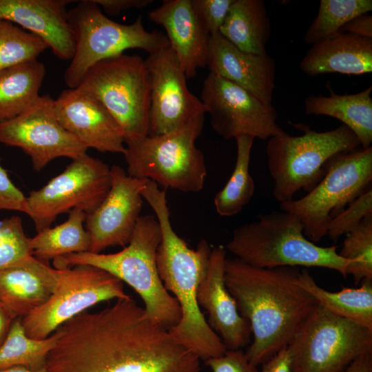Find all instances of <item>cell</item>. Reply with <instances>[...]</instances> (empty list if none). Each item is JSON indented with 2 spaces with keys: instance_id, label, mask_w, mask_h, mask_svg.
<instances>
[{
  "instance_id": "9a60e30c",
  "label": "cell",
  "mask_w": 372,
  "mask_h": 372,
  "mask_svg": "<svg viewBox=\"0 0 372 372\" xmlns=\"http://www.w3.org/2000/svg\"><path fill=\"white\" fill-rule=\"evenodd\" d=\"M54 101L48 94L40 95L21 114L0 122V143L21 149L36 171L57 158L75 159L87 149L60 123Z\"/></svg>"
},
{
  "instance_id": "83f0119b",
  "label": "cell",
  "mask_w": 372,
  "mask_h": 372,
  "mask_svg": "<svg viewBox=\"0 0 372 372\" xmlns=\"http://www.w3.org/2000/svg\"><path fill=\"white\" fill-rule=\"evenodd\" d=\"M45 74V67L37 59L0 70V122L17 116L37 100Z\"/></svg>"
},
{
  "instance_id": "7bdbcfd3",
  "label": "cell",
  "mask_w": 372,
  "mask_h": 372,
  "mask_svg": "<svg viewBox=\"0 0 372 372\" xmlns=\"http://www.w3.org/2000/svg\"><path fill=\"white\" fill-rule=\"evenodd\" d=\"M14 319L16 318L12 313L0 303V347L6 340Z\"/></svg>"
},
{
  "instance_id": "cb8c5ba5",
  "label": "cell",
  "mask_w": 372,
  "mask_h": 372,
  "mask_svg": "<svg viewBox=\"0 0 372 372\" xmlns=\"http://www.w3.org/2000/svg\"><path fill=\"white\" fill-rule=\"evenodd\" d=\"M58 269L32 256L19 266L0 271V303L17 318H23L51 295Z\"/></svg>"
},
{
  "instance_id": "9c48e42d",
  "label": "cell",
  "mask_w": 372,
  "mask_h": 372,
  "mask_svg": "<svg viewBox=\"0 0 372 372\" xmlns=\"http://www.w3.org/2000/svg\"><path fill=\"white\" fill-rule=\"evenodd\" d=\"M76 88L103 104L120 126L125 142L148 135L150 81L140 56L123 53L96 63Z\"/></svg>"
},
{
  "instance_id": "44dd1931",
  "label": "cell",
  "mask_w": 372,
  "mask_h": 372,
  "mask_svg": "<svg viewBox=\"0 0 372 372\" xmlns=\"http://www.w3.org/2000/svg\"><path fill=\"white\" fill-rule=\"evenodd\" d=\"M206 65L209 72L244 88L267 104H271L276 63L266 54L240 50L220 33L210 36Z\"/></svg>"
},
{
  "instance_id": "b9f144b4",
  "label": "cell",
  "mask_w": 372,
  "mask_h": 372,
  "mask_svg": "<svg viewBox=\"0 0 372 372\" xmlns=\"http://www.w3.org/2000/svg\"><path fill=\"white\" fill-rule=\"evenodd\" d=\"M261 365V372H291V356L287 346Z\"/></svg>"
},
{
  "instance_id": "e575fe53",
  "label": "cell",
  "mask_w": 372,
  "mask_h": 372,
  "mask_svg": "<svg viewBox=\"0 0 372 372\" xmlns=\"http://www.w3.org/2000/svg\"><path fill=\"white\" fill-rule=\"evenodd\" d=\"M32 256L30 238L21 218L13 216L0 221V271L21 265Z\"/></svg>"
},
{
  "instance_id": "ab89813d",
  "label": "cell",
  "mask_w": 372,
  "mask_h": 372,
  "mask_svg": "<svg viewBox=\"0 0 372 372\" xmlns=\"http://www.w3.org/2000/svg\"><path fill=\"white\" fill-rule=\"evenodd\" d=\"M104 11L112 16H116L121 12L135 8L141 9L153 2L152 0H94Z\"/></svg>"
},
{
  "instance_id": "7a4b0ae2",
  "label": "cell",
  "mask_w": 372,
  "mask_h": 372,
  "mask_svg": "<svg viewBox=\"0 0 372 372\" xmlns=\"http://www.w3.org/2000/svg\"><path fill=\"white\" fill-rule=\"evenodd\" d=\"M298 267L260 268L226 258L225 283L249 323L253 341L245 352L256 366L287 347L318 302L296 280Z\"/></svg>"
},
{
  "instance_id": "d4e9b609",
  "label": "cell",
  "mask_w": 372,
  "mask_h": 372,
  "mask_svg": "<svg viewBox=\"0 0 372 372\" xmlns=\"http://www.w3.org/2000/svg\"><path fill=\"white\" fill-rule=\"evenodd\" d=\"M372 86L352 94L310 95L304 101L307 114L328 116L340 121L356 136L362 149L372 143Z\"/></svg>"
},
{
  "instance_id": "ac0fdd59",
  "label": "cell",
  "mask_w": 372,
  "mask_h": 372,
  "mask_svg": "<svg viewBox=\"0 0 372 372\" xmlns=\"http://www.w3.org/2000/svg\"><path fill=\"white\" fill-rule=\"evenodd\" d=\"M54 104L62 126L87 149L123 154L125 146L123 132L96 99L77 88H69L61 92Z\"/></svg>"
},
{
  "instance_id": "8992f818",
  "label": "cell",
  "mask_w": 372,
  "mask_h": 372,
  "mask_svg": "<svg viewBox=\"0 0 372 372\" xmlns=\"http://www.w3.org/2000/svg\"><path fill=\"white\" fill-rule=\"evenodd\" d=\"M294 125L303 132L301 135L285 132L269 138L266 147L273 196L280 203L291 200L300 189L311 191L324 177L333 157L360 146L355 134L343 124L325 132L303 124Z\"/></svg>"
},
{
  "instance_id": "4fadbf2b",
  "label": "cell",
  "mask_w": 372,
  "mask_h": 372,
  "mask_svg": "<svg viewBox=\"0 0 372 372\" xmlns=\"http://www.w3.org/2000/svg\"><path fill=\"white\" fill-rule=\"evenodd\" d=\"M110 185V167L104 162L87 153L73 159L63 172L26 197L37 232L50 227L57 216L73 209L86 215L92 212Z\"/></svg>"
},
{
  "instance_id": "6da1fadb",
  "label": "cell",
  "mask_w": 372,
  "mask_h": 372,
  "mask_svg": "<svg viewBox=\"0 0 372 372\" xmlns=\"http://www.w3.org/2000/svg\"><path fill=\"white\" fill-rule=\"evenodd\" d=\"M48 372H200L199 358L131 297L61 325Z\"/></svg>"
},
{
  "instance_id": "7c38bea8",
  "label": "cell",
  "mask_w": 372,
  "mask_h": 372,
  "mask_svg": "<svg viewBox=\"0 0 372 372\" xmlns=\"http://www.w3.org/2000/svg\"><path fill=\"white\" fill-rule=\"evenodd\" d=\"M55 287L48 300L21 318L25 333L41 340L91 307L130 297L123 283L107 271L90 265L57 269Z\"/></svg>"
},
{
  "instance_id": "ba28073f",
  "label": "cell",
  "mask_w": 372,
  "mask_h": 372,
  "mask_svg": "<svg viewBox=\"0 0 372 372\" xmlns=\"http://www.w3.org/2000/svg\"><path fill=\"white\" fill-rule=\"evenodd\" d=\"M68 20L74 43V54L64 72L65 83L76 88L90 68L104 59L138 48L149 54L169 45L166 35L145 30L138 16L130 24L107 17L94 0H81L68 10Z\"/></svg>"
},
{
  "instance_id": "d590c367",
  "label": "cell",
  "mask_w": 372,
  "mask_h": 372,
  "mask_svg": "<svg viewBox=\"0 0 372 372\" xmlns=\"http://www.w3.org/2000/svg\"><path fill=\"white\" fill-rule=\"evenodd\" d=\"M372 216V189L368 188L330 221L327 234L333 242L355 229L368 217Z\"/></svg>"
},
{
  "instance_id": "4dcf8cb0",
  "label": "cell",
  "mask_w": 372,
  "mask_h": 372,
  "mask_svg": "<svg viewBox=\"0 0 372 372\" xmlns=\"http://www.w3.org/2000/svg\"><path fill=\"white\" fill-rule=\"evenodd\" d=\"M56 340L54 332L41 340L30 338L25 332L21 318L14 319L0 347V370L12 366L34 371L45 369L47 356Z\"/></svg>"
},
{
  "instance_id": "5bb4252c",
  "label": "cell",
  "mask_w": 372,
  "mask_h": 372,
  "mask_svg": "<svg viewBox=\"0 0 372 372\" xmlns=\"http://www.w3.org/2000/svg\"><path fill=\"white\" fill-rule=\"evenodd\" d=\"M200 101L211 116L212 129L225 139L249 135L267 140L285 131L277 124V112L254 95L220 76L209 73Z\"/></svg>"
},
{
  "instance_id": "7402d4cb",
  "label": "cell",
  "mask_w": 372,
  "mask_h": 372,
  "mask_svg": "<svg viewBox=\"0 0 372 372\" xmlns=\"http://www.w3.org/2000/svg\"><path fill=\"white\" fill-rule=\"evenodd\" d=\"M148 17L162 25L187 79L206 66L210 35L197 17L191 0H165Z\"/></svg>"
},
{
  "instance_id": "30bf717a",
  "label": "cell",
  "mask_w": 372,
  "mask_h": 372,
  "mask_svg": "<svg viewBox=\"0 0 372 372\" xmlns=\"http://www.w3.org/2000/svg\"><path fill=\"white\" fill-rule=\"evenodd\" d=\"M287 347L291 372H344L357 358L372 352V330L318 303Z\"/></svg>"
},
{
  "instance_id": "ffe728a7",
  "label": "cell",
  "mask_w": 372,
  "mask_h": 372,
  "mask_svg": "<svg viewBox=\"0 0 372 372\" xmlns=\"http://www.w3.org/2000/svg\"><path fill=\"white\" fill-rule=\"evenodd\" d=\"M68 0H0V19L41 39L60 59L71 61L75 43L68 20Z\"/></svg>"
},
{
  "instance_id": "f35d334b",
  "label": "cell",
  "mask_w": 372,
  "mask_h": 372,
  "mask_svg": "<svg viewBox=\"0 0 372 372\" xmlns=\"http://www.w3.org/2000/svg\"><path fill=\"white\" fill-rule=\"evenodd\" d=\"M0 209L14 210L29 214L26 196L11 181L1 163Z\"/></svg>"
},
{
  "instance_id": "2e32d148",
  "label": "cell",
  "mask_w": 372,
  "mask_h": 372,
  "mask_svg": "<svg viewBox=\"0 0 372 372\" xmlns=\"http://www.w3.org/2000/svg\"><path fill=\"white\" fill-rule=\"evenodd\" d=\"M145 62L151 88L149 136L174 131L205 115L170 45L149 54Z\"/></svg>"
},
{
  "instance_id": "f1b7e54d",
  "label": "cell",
  "mask_w": 372,
  "mask_h": 372,
  "mask_svg": "<svg viewBox=\"0 0 372 372\" xmlns=\"http://www.w3.org/2000/svg\"><path fill=\"white\" fill-rule=\"evenodd\" d=\"M68 213L64 223L43 229L30 238L32 256L46 262L68 254L89 251L90 238L83 225L86 214L79 209Z\"/></svg>"
},
{
  "instance_id": "d6986e66",
  "label": "cell",
  "mask_w": 372,
  "mask_h": 372,
  "mask_svg": "<svg viewBox=\"0 0 372 372\" xmlns=\"http://www.w3.org/2000/svg\"><path fill=\"white\" fill-rule=\"evenodd\" d=\"M226 251L223 246L211 249L207 267L197 290V302L208 314L207 320L227 350L241 349L251 340L248 321L240 313L224 279Z\"/></svg>"
},
{
  "instance_id": "60d3db41",
  "label": "cell",
  "mask_w": 372,
  "mask_h": 372,
  "mask_svg": "<svg viewBox=\"0 0 372 372\" xmlns=\"http://www.w3.org/2000/svg\"><path fill=\"white\" fill-rule=\"evenodd\" d=\"M340 31L372 39V17L368 13L358 16L347 23Z\"/></svg>"
},
{
  "instance_id": "f6af8a7d",
  "label": "cell",
  "mask_w": 372,
  "mask_h": 372,
  "mask_svg": "<svg viewBox=\"0 0 372 372\" xmlns=\"http://www.w3.org/2000/svg\"><path fill=\"white\" fill-rule=\"evenodd\" d=\"M0 372H48L45 368L38 371L30 370L23 366H12L0 370Z\"/></svg>"
},
{
  "instance_id": "277c9868",
  "label": "cell",
  "mask_w": 372,
  "mask_h": 372,
  "mask_svg": "<svg viewBox=\"0 0 372 372\" xmlns=\"http://www.w3.org/2000/svg\"><path fill=\"white\" fill-rule=\"evenodd\" d=\"M161 240L156 216H141L129 243L122 250L113 254H70L53 262L56 269L90 265L107 271L130 285L143 300L147 315L169 329L178 324L181 311L159 276L156 253Z\"/></svg>"
},
{
  "instance_id": "d6a6232c",
  "label": "cell",
  "mask_w": 372,
  "mask_h": 372,
  "mask_svg": "<svg viewBox=\"0 0 372 372\" xmlns=\"http://www.w3.org/2000/svg\"><path fill=\"white\" fill-rule=\"evenodd\" d=\"M47 48L39 37L0 19V70L37 60Z\"/></svg>"
},
{
  "instance_id": "603a6c76",
  "label": "cell",
  "mask_w": 372,
  "mask_h": 372,
  "mask_svg": "<svg viewBox=\"0 0 372 372\" xmlns=\"http://www.w3.org/2000/svg\"><path fill=\"white\" fill-rule=\"evenodd\" d=\"M309 76L338 72L360 75L372 72V39L340 31L312 45L300 63Z\"/></svg>"
},
{
  "instance_id": "8fae6325",
  "label": "cell",
  "mask_w": 372,
  "mask_h": 372,
  "mask_svg": "<svg viewBox=\"0 0 372 372\" xmlns=\"http://www.w3.org/2000/svg\"><path fill=\"white\" fill-rule=\"evenodd\" d=\"M372 180V147L342 152L329 161L318 185L304 196L281 203L280 210L297 216L305 236L318 242L331 219L366 191Z\"/></svg>"
},
{
  "instance_id": "f546056e",
  "label": "cell",
  "mask_w": 372,
  "mask_h": 372,
  "mask_svg": "<svg viewBox=\"0 0 372 372\" xmlns=\"http://www.w3.org/2000/svg\"><path fill=\"white\" fill-rule=\"evenodd\" d=\"M237 146L234 171L214 199L216 212L222 216L238 214L249 203L255 192V183L249 173L251 151L254 138L241 135L235 138Z\"/></svg>"
},
{
  "instance_id": "836d02e7",
  "label": "cell",
  "mask_w": 372,
  "mask_h": 372,
  "mask_svg": "<svg viewBox=\"0 0 372 372\" xmlns=\"http://www.w3.org/2000/svg\"><path fill=\"white\" fill-rule=\"evenodd\" d=\"M338 254L349 262L347 274L352 276L355 285L372 280V216L345 236Z\"/></svg>"
},
{
  "instance_id": "74e56055",
  "label": "cell",
  "mask_w": 372,
  "mask_h": 372,
  "mask_svg": "<svg viewBox=\"0 0 372 372\" xmlns=\"http://www.w3.org/2000/svg\"><path fill=\"white\" fill-rule=\"evenodd\" d=\"M205 362L212 372H259L241 349L227 350L222 356Z\"/></svg>"
},
{
  "instance_id": "ee69618b",
  "label": "cell",
  "mask_w": 372,
  "mask_h": 372,
  "mask_svg": "<svg viewBox=\"0 0 372 372\" xmlns=\"http://www.w3.org/2000/svg\"><path fill=\"white\" fill-rule=\"evenodd\" d=\"M344 372H372V352L357 358Z\"/></svg>"
},
{
  "instance_id": "3957f363",
  "label": "cell",
  "mask_w": 372,
  "mask_h": 372,
  "mask_svg": "<svg viewBox=\"0 0 372 372\" xmlns=\"http://www.w3.org/2000/svg\"><path fill=\"white\" fill-rule=\"evenodd\" d=\"M143 198L156 214L161 240L157 249L159 276L168 292L172 293L181 311L177 324L168 329L172 337L205 361L222 356L227 349L212 330L197 302V290L209 260L211 248L201 240L196 249L174 230L170 221L166 190L156 185L147 188Z\"/></svg>"
},
{
  "instance_id": "52a82bcc",
  "label": "cell",
  "mask_w": 372,
  "mask_h": 372,
  "mask_svg": "<svg viewBox=\"0 0 372 372\" xmlns=\"http://www.w3.org/2000/svg\"><path fill=\"white\" fill-rule=\"evenodd\" d=\"M204 115L174 131L125 142L127 173L152 180L163 189L198 192L207 168L203 152L196 146Z\"/></svg>"
},
{
  "instance_id": "484cf974",
  "label": "cell",
  "mask_w": 372,
  "mask_h": 372,
  "mask_svg": "<svg viewBox=\"0 0 372 372\" xmlns=\"http://www.w3.org/2000/svg\"><path fill=\"white\" fill-rule=\"evenodd\" d=\"M220 34L241 51L266 54L270 20L262 0H234Z\"/></svg>"
},
{
  "instance_id": "1f68e13d",
  "label": "cell",
  "mask_w": 372,
  "mask_h": 372,
  "mask_svg": "<svg viewBox=\"0 0 372 372\" xmlns=\"http://www.w3.org/2000/svg\"><path fill=\"white\" fill-rule=\"evenodd\" d=\"M371 10V0H321L318 14L304 40L313 45L336 34L349 21Z\"/></svg>"
},
{
  "instance_id": "8d00e7d4",
  "label": "cell",
  "mask_w": 372,
  "mask_h": 372,
  "mask_svg": "<svg viewBox=\"0 0 372 372\" xmlns=\"http://www.w3.org/2000/svg\"><path fill=\"white\" fill-rule=\"evenodd\" d=\"M234 0H191L197 17L210 36L220 33Z\"/></svg>"
},
{
  "instance_id": "5b68a950",
  "label": "cell",
  "mask_w": 372,
  "mask_h": 372,
  "mask_svg": "<svg viewBox=\"0 0 372 372\" xmlns=\"http://www.w3.org/2000/svg\"><path fill=\"white\" fill-rule=\"evenodd\" d=\"M227 249L257 267H322L347 276L349 262L338 254V247L316 245L305 236L300 219L282 210L260 214L236 228Z\"/></svg>"
},
{
  "instance_id": "e0dca14e",
  "label": "cell",
  "mask_w": 372,
  "mask_h": 372,
  "mask_svg": "<svg viewBox=\"0 0 372 372\" xmlns=\"http://www.w3.org/2000/svg\"><path fill=\"white\" fill-rule=\"evenodd\" d=\"M110 188L99 205L86 215L89 251L101 253L112 246H126L133 234L143 204L141 191L147 179L130 176L121 167H110Z\"/></svg>"
},
{
  "instance_id": "4316f807",
  "label": "cell",
  "mask_w": 372,
  "mask_h": 372,
  "mask_svg": "<svg viewBox=\"0 0 372 372\" xmlns=\"http://www.w3.org/2000/svg\"><path fill=\"white\" fill-rule=\"evenodd\" d=\"M296 282L331 313L372 330V280H362L360 287H343L333 292L319 286L304 269Z\"/></svg>"
}]
</instances>
